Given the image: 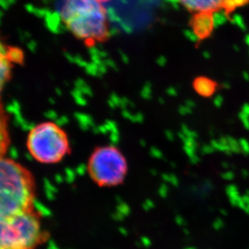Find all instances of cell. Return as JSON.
Returning <instances> with one entry per match:
<instances>
[{
    "mask_svg": "<svg viewBox=\"0 0 249 249\" xmlns=\"http://www.w3.org/2000/svg\"><path fill=\"white\" fill-rule=\"evenodd\" d=\"M108 0H64L61 17L65 26L88 47L110 38Z\"/></svg>",
    "mask_w": 249,
    "mask_h": 249,
    "instance_id": "obj_1",
    "label": "cell"
},
{
    "mask_svg": "<svg viewBox=\"0 0 249 249\" xmlns=\"http://www.w3.org/2000/svg\"><path fill=\"white\" fill-rule=\"evenodd\" d=\"M36 182L26 167L10 158H0V219L33 209Z\"/></svg>",
    "mask_w": 249,
    "mask_h": 249,
    "instance_id": "obj_2",
    "label": "cell"
},
{
    "mask_svg": "<svg viewBox=\"0 0 249 249\" xmlns=\"http://www.w3.org/2000/svg\"><path fill=\"white\" fill-rule=\"evenodd\" d=\"M27 148L30 155L42 164H56L71 153L66 132L53 122L36 125L28 132Z\"/></svg>",
    "mask_w": 249,
    "mask_h": 249,
    "instance_id": "obj_3",
    "label": "cell"
},
{
    "mask_svg": "<svg viewBox=\"0 0 249 249\" xmlns=\"http://www.w3.org/2000/svg\"><path fill=\"white\" fill-rule=\"evenodd\" d=\"M46 240L34 210L0 219V249H36Z\"/></svg>",
    "mask_w": 249,
    "mask_h": 249,
    "instance_id": "obj_4",
    "label": "cell"
},
{
    "mask_svg": "<svg viewBox=\"0 0 249 249\" xmlns=\"http://www.w3.org/2000/svg\"><path fill=\"white\" fill-rule=\"evenodd\" d=\"M127 159L115 146L95 148L89 157L87 170L92 181L101 187L117 186L127 176Z\"/></svg>",
    "mask_w": 249,
    "mask_h": 249,
    "instance_id": "obj_5",
    "label": "cell"
},
{
    "mask_svg": "<svg viewBox=\"0 0 249 249\" xmlns=\"http://www.w3.org/2000/svg\"><path fill=\"white\" fill-rule=\"evenodd\" d=\"M24 55L19 48L10 46L0 39V103L5 86L12 78V70L24 63Z\"/></svg>",
    "mask_w": 249,
    "mask_h": 249,
    "instance_id": "obj_6",
    "label": "cell"
},
{
    "mask_svg": "<svg viewBox=\"0 0 249 249\" xmlns=\"http://www.w3.org/2000/svg\"><path fill=\"white\" fill-rule=\"evenodd\" d=\"M214 13L210 12H195L190 20V27L197 44L212 36L214 30Z\"/></svg>",
    "mask_w": 249,
    "mask_h": 249,
    "instance_id": "obj_7",
    "label": "cell"
},
{
    "mask_svg": "<svg viewBox=\"0 0 249 249\" xmlns=\"http://www.w3.org/2000/svg\"><path fill=\"white\" fill-rule=\"evenodd\" d=\"M180 3L189 12H219L222 10L224 0H178Z\"/></svg>",
    "mask_w": 249,
    "mask_h": 249,
    "instance_id": "obj_8",
    "label": "cell"
},
{
    "mask_svg": "<svg viewBox=\"0 0 249 249\" xmlns=\"http://www.w3.org/2000/svg\"><path fill=\"white\" fill-rule=\"evenodd\" d=\"M193 89L199 96L202 98H211L219 89V83L214 79L206 77L198 76L193 81Z\"/></svg>",
    "mask_w": 249,
    "mask_h": 249,
    "instance_id": "obj_9",
    "label": "cell"
},
{
    "mask_svg": "<svg viewBox=\"0 0 249 249\" xmlns=\"http://www.w3.org/2000/svg\"><path fill=\"white\" fill-rule=\"evenodd\" d=\"M10 142L8 116L2 107V103H0V158L5 157Z\"/></svg>",
    "mask_w": 249,
    "mask_h": 249,
    "instance_id": "obj_10",
    "label": "cell"
},
{
    "mask_svg": "<svg viewBox=\"0 0 249 249\" xmlns=\"http://www.w3.org/2000/svg\"><path fill=\"white\" fill-rule=\"evenodd\" d=\"M249 4V0H224L222 10L225 12L226 15L232 14L238 8L245 7Z\"/></svg>",
    "mask_w": 249,
    "mask_h": 249,
    "instance_id": "obj_11",
    "label": "cell"
}]
</instances>
